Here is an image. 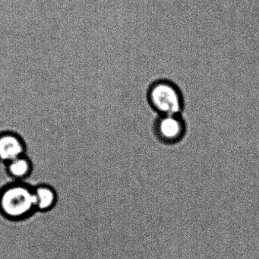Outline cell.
Wrapping results in <instances>:
<instances>
[{"label": "cell", "mask_w": 259, "mask_h": 259, "mask_svg": "<svg viewBox=\"0 0 259 259\" xmlns=\"http://www.w3.org/2000/svg\"><path fill=\"white\" fill-rule=\"evenodd\" d=\"M154 133L162 143H180L186 134V124L180 114L158 115L154 124Z\"/></svg>", "instance_id": "cell-2"}, {"label": "cell", "mask_w": 259, "mask_h": 259, "mask_svg": "<svg viewBox=\"0 0 259 259\" xmlns=\"http://www.w3.org/2000/svg\"><path fill=\"white\" fill-rule=\"evenodd\" d=\"M25 151V142L19 135L11 132L0 135V158L12 161Z\"/></svg>", "instance_id": "cell-4"}, {"label": "cell", "mask_w": 259, "mask_h": 259, "mask_svg": "<svg viewBox=\"0 0 259 259\" xmlns=\"http://www.w3.org/2000/svg\"><path fill=\"white\" fill-rule=\"evenodd\" d=\"M35 195L37 198V205L42 210L51 207L55 201L54 192L49 188H38L36 191Z\"/></svg>", "instance_id": "cell-5"}, {"label": "cell", "mask_w": 259, "mask_h": 259, "mask_svg": "<svg viewBox=\"0 0 259 259\" xmlns=\"http://www.w3.org/2000/svg\"><path fill=\"white\" fill-rule=\"evenodd\" d=\"M150 107L158 115L180 114L184 108V99L180 88L167 79L151 83L147 92Z\"/></svg>", "instance_id": "cell-1"}, {"label": "cell", "mask_w": 259, "mask_h": 259, "mask_svg": "<svg viewBox=\"0 0 259 259\" xmlns=\"http://www.w3.org/2000/svg\"><path fill=\"white\" fill-rule=\"evenodd\" d=\"M1 204L9 216L21 217L37 205V198L28 189L19 186L7 190L3 195Z\"/></svg>", "instance_id": "cell-3"}, {"label": "cell", "mask_w": 259, "mask_h": 259, "mask_svg": "<svg viewBox=\"0 0 259 259\" xmlns=\"http://www.w3.org/2000/svg\"><path fill=\"white\" fill-rule=\"evenodd\" d=\"M30 169V163L25 157H21L10 161V171L17 177H22L28 174Z\"/></svg>", "instance_id": "cell-6"}]
</instances>
